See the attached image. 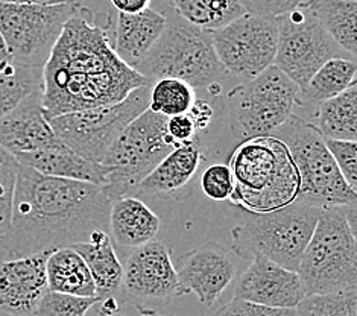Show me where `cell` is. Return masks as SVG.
<instances>
[{
	"mask_svg": "<svg viewBox=\"0 0 357 316\" xmlns=\"http://www.w3.org/2000/svg\"><path fill=\"white\" fill-rule=\"evenodd\" d=\"M149 82L116 55L109 27L78 3L43 66L41 104L50 119L116 104Z\"/></svg>",
	"mask_w": 357,
	"mask_h": 316,
	"instance_id": "6da1fadb",
	"label": "cell"
},
{
	"mask_svg": "<svg viewBox=\"0 0 357 316\" xmlns=\"http://www.w3.org/2000/svg\"><path fill=\"white\" fill-rule=\"evenodd\" d=\"M109 207L104 186L47 176L19 165L11 224L0 250L20 257L87 242L96 230L108 232Z\"/></svg>",
	"mask_w": 357,
	"mask_h": 316,
	"instance_id": "7a4b0ae2",
	"label": "cell"
},
{
	"mask_svg": "<svg viewBox=\"0 0 357 316\" xmlns=\"http://www.w3.org/2000/svg\"><path fill=\"white\" fill-rule=\"evenodd\" d=\"M234 190L229 196L248 211H272L298 198L300 174L286 144L275 135L241 142L229 160Z\"/></svg>",
	"mask_w": 357,
	"mask_h": 316,
	"instance_id": "3957f363",
	"label": "cell"
},
{
	"mask_svg": "<svg viewBox=\"0 0 357 316\" xmlns=\"http://www.w3.org/2000/svg\"><path fill=\"white\" fill-rule=\"evenodd\" d=\"M241 222L231 232V251L243 260L265 255L282 266L298 271L322 209L300 201L272 211L237 207Z\"/></svg>",
	"mask_w": 357,
	"mask_h": 316,
	"instance_id": "277c9868",
	"label": "cell"
},
{
	"mask_svg": "<svg viewBox=\"0 0 357 316\" xmlns=\"http://www.w3.org/2000/svg\"><path fill=\"white\" fill-rule=\"evenodd\" d=\"M140 75L149 81L176 78L193 89L220 87L228 75L215 52L208 31H204L172 14L160 38L137 66Z\"/></svg>",
	"mask_w": 357,
	"mask_h": 316,
	"instance_id": "5b68a950",
	"label": "cell"
},
{
	"mask_svg": "<svg viewBox=\"0 0 357 316\" xmlns=\"http://www.w3.org/2000/svg\"><path fill=\"white\" fill-rule=\"evenodd\" d=\"M296 272L305 295L357 289L356 230L348 222V206L322 209Z\"/></svg>",
	"mask_w": 357,
	"mask_h": 316,
	"instance_id": "8992f818",
	"label": "cell"
},
{
	"mask_svg": "<svg viewBox=\"0 0 357 316\" xmlns=\"http://www.w3.org/2000/svg\"><path fill=\"white\" fill-rule=\"evenodd\" d=\"M272 135L286 144L298 169L300 190L296 201L319 209L356 204L357 192L347 184L324 137L312 122L291 114Z\"/></svg>",
	"mask_w": 357,
	"mask_h": 316,
	"instance_id": "52a82bcc",
	"label": "cell"
},
{
	"mask_svg": "<svg viewBox=\"0 0 357 316\" xmlns=\"http://www.w3.org/2000/svg\"><path fill=\"white\" fill-rule=\"evenodd\" d=\"M178 143L167 133V117L146 108L117 135L102 158L109 200L130 195Z\"/></svg>",
	"mask_w": 357,
	"mask_h": 316,
	"instance_id": "ba28073f",
	"label": "cell"
},
{
	"mask_svg": "<svg viewBox=\"0 0 357 316\" xmlns=\"http://www.w3.org/2000/svg\"><path fill=\"white\" fill-rule=\"evenodd\" d=\"M298 91V85L274 64L236 85L225 98L228 125L234 139L245 142L274 133L294 114Z\"/></svg>",
	"mask_w": 357,
	"mask_h": 316,
	"instance_id": "9c48e42d",
	"label": "cell"
},
{
	"mask_svg": "<svg viewBox=\"0 0 357 316\" xmlns=\"http://www.w3.org/2000/svg\"><path fill=\"white\" fill-rule=\"evenodd\" d=\"M151 84L132 90L116 104L50 117V126L56 137L76 153L100 163L123 128L149 107Z\"/></svg>",
	"mask_w": 357,
	"mask_h": 316,
	"instance_id": "30bf717a",
	"label": "cell"
},
{
	"mask_svg": "<svg viewBox=\"0 0 357 316\" xmlns=\"http://www.w3.org/2000/svg\"><path fill=\"white\" fill-rule=\"evenodd\" d=\"M277 66L298 89H303L319 67L331 58H351L339 47L319 20L304 5L275 17Z\"/></svg>",
	"mask_w": 357,
	"mask_h": 316,
	"instance_id": "8fae6325",
	"label": "cell"
},
{
	"mask_svg": "<svg viewBox=\"0 0 357 316\" xmlns=\"http://www.w3.org/2000/svg\"><path fill=\"white\" fill-rule=\"evenodd\" d=\"M78 3L54 6L0 2V33L17 63L43 67Z\"/></svg>",
	"mask_w": 357,
	"mask_h": 316,
	"instance_id": "7c38bea8",
	"label": "cell"
},
{
	"mask_svg": "<svg viewBox=\"0 0 357 316\" xmlns=\"http://www.w3.org/2000/svg\"><path fill=\"white\" fill-rule=\"evenodd\" d=\"M220 64L228 75L251 80L274 64L277 54L275 17L245 13L224 28L210 32Z\"/></svg>",
	"mask_w": 357,
	"mask_h": 316,
	"instance_id": "4fadbf2b",
	"label": "cell"
},
{
	"mask_svg": "<svg viewBox=\"0 0 357 316\" xmlns=\"http://www.w3.org/2000/svg\"><path fill=\"white\" fill-rule=\"evenodd\" d=\"M122 286L132 301L140 303H167L184 294L172 262V250L155 241L128 254Z\"/></svg>",
	"mask_w": 357,
	"mask_h": 316,
	"instance_id": "5bb4252c",
	"label": "cell"
},
{
	"mask_svg": "<svg viewBox=\"0 0 357 316\" xmlns=\"http://www.w3.org/2000/svg\"><path fill=\"white\" fill-rule=\"evenodd\" d=\"M175 269L184 294H193L202 306L211 307L236 276L234 254L210 242L184 254Z\"/></svg>",
	"mask_w": 357,
	"mask_h": 316,
	"instance_id": "9a60e30c",
	"label": "cell"
},
{
	"mask_svg": "<svg viewBox=\"0 0 357 316\" xmlns=\"http://www.w3.org/2000/svg\"><path fill=\"white\" fill-rule=\"evenodd\" d=\"M305 296L298 272L256 255L237 281L234 296L277 309H295Z\"/></svg>",
	"mask_w": 357,
	"mask_h": 316,
	"instance_id": "2e32d148",
	"label": "cell"
},
{
	"mask_svg": "<svg viewBox=\"0 0 357 316\" xmlns=\"http://www.w3.org/2000/svg\"><path fill=\"white\" fill-rule=\"evenodd\" d=\"M41 251L0 263V312L6 316H33L49 289L46 260Z\"/></svg>",
	"mask_w": 357,
	"mask_h": 316,
	"instance_id": "e0dca14e",
	"label": "cell"
},
{
	"mask_svg": "<svg viewBox=\"0 0 357 316\" xmlns=\"http://www.w3.org/2000/svg\"><path fill=\"white\" fill-rule=\"evenodd\" d=\"M202 158V144L198 135H195L169 152L130 195H143L155 200H176L180 195L189 196L187 189L197 176Z\"/></svg>",
	"mask_w": 357,
	"mask_h": 316,
	"instance_id": "ac0fdd59",
	"label": "cell"
},
{
	"mask_svg": "<svg viewBox=\"0 0 357 316\" xmlns=\"http://www.w3.org/2000/svg\"><path fill=\"white\" fill-rule=\"evenodd\" d=\"M41 104V90L0 119V146L13 156L32 152L58 142Z\"/></svg>",
	"mask_w": 357,
	"mask_h": 316,
	"instance_id": "d6986e66",
	"label": "cell"
},
{
	"mask_svg": "<svg viewBox=\"0 0 357 316\" xmlns=\"http://www.w3.org/2000/svg\"><path fill=\"white\" fill-rule=\"evenodd\" d=\"M167 17L152 8L140 13L109 15V32L116 55L135 70L165 31Z\"/></svg>",
	"mask_w": 357,
	"mask_h": 316,
	"instance_id": "ffe728a7",
	"label": "cell"
},
{
	"mask_svg": "<svg viewBox=\"0 0 357 316\" xmlns=\"http://www.w3.org/2000/svg\"><path fill=\"white\" fill-rule=\"evenodd\" d=\"M161 227L160 218L134 195H123L112 201L108 234L123 253L154 241Z\"/></svg>",
	"mask_w": 357,
	"mask_h": 316,
	"instance_id": "44dd1931",
	"label": "cell"
},
{
	"mask_svg": "<svg viewBox=\"0 0 357 316\" xmlns=\"http://www.w3.org/2000/svg\"><path fill=\"white\" fill-rule=\"evenodd\" d=\"M14 158L19 165L47 176L76 179L98 186L107 183V169L104 166L84 158L61 140L37 151L15 153Z\"/></svg>",
	"mask_w": 357,
	"mask_h": 316,
	"instance_id": "7402d4cb",
	"label": "cell"
},
{
	"mask_svg": "<svg viewBox=\"0 0 357 316\" xmlns=\"http://www.w3.org/2000/svg\"><path fill=\"white\" fill-rule=\"evenodd\" d=\"M70 248L86 262L91 278L95 281L96 296L100 300L113 296L122 286L123 266L117 257L108 232L96 230L87 242L75 243Z\"/></svg>",
	"mask_w": 357,
	"mask_h": 316,
	"instance_id": "603a6c76",
	"label": "cell"
},
{
	"mask_svg": "<svg viewBox=\"0 0 357 316\" xmlns=\"http://www.w3.org/2000/svg\"><path fill=\"white\" fill-rule=\"evenodd\" d=\"M50 290L78 296H96L95 281L81 255L70 246L52 250L46 260Z\"/></svg>",
	"mask_w": 357,
	"mask_h": 316,
	"instance_id": "cb8c5ba5",
	"label": "cell"
},
{
	"mask_svg": "<svg viewBox=\"0 0 357 316\" xmlns=\"http://www.w3.org/2000/svg\"><path fill=\"white\" fill-rule=\"evenodd\" d=\"M324 139L351 140L357 139V84L317 105L314 123Z\"/></svg>",
	"mask_w": 357,
	"mask_h": 316,
	"instance_id": "d4e9b609",
	"label": "cell"
},
{
	"mask_svg": "<svg viewBox=\"0 0 357 316\" xmlns=\"http://www.w3.org/2000/svg\"><path fill=\"white\" fill-rule=\"evenodd\" d=\"M356 59L351 58H331L322 64L319 69L298 91L296 104L300 105H319L330 98L356 84Z\"/></svg>",
	"mask_w": 357,
	"mask_h": 316,
	"instance_id": "484cf974",
	"label": "cell"
},
{
	"mask_svg": "<svg viewBox=\"0 0 357 316\" xmlns=\"http://www.w3.org/2000/svg\"><path fill=\"white\" fill-rule=\"evenodd\" d=\"M301 5L312 11L339 47L356 58V0H304Z\"/></svg>",
	"mask_w": 357,
	"mask_h": 316,
	"instance_id": "4316f807",
	"label": "cell"
},
{
	"mask_svg": "<svg viewBox=\"0 0 357 316\" xmlns=\"http://www.w3.org/2000/svg\"><path fill=\"white\" fill-rule=\"evenodd\" d=\"M41 75L43 67L22 64L14 59L0 66V119L41 90Z\"/></svg>",
	"mask_w": 357,
	"mask_h": 316,
	"instance_id": "83f0119b",
	"label": "cell"
},
{
	"mask_svg": "<svg viewBox=\"0 0 357 316\" xmlns=\"http://www.w3.org/2000/svg\"><path fill=\"white\" fill-rule=\"evenodd\" d=\"M175 14L204 31H216L245 14L241 0H169Z\"/></svg>",
	"mask_w": 357,
	"mask_h": 316,
	"instance_id": "f1b7e54d",
	"label": "cell"
},
{
	"mask_svg": "<svg viewBox=\"0 0 357 316\" xmlns=\"http://www.w3.org/2000/svg\"><path fill=\"white\" fill-rule=\"evenodd\" d=\"M195 100L197 96L192 85L176 78H160L151 84L148 108L158 114L172 117L189 113Z\"/></svg>",
	"mask_w": 357,
	"mask_h": 316,
	"instance_id": "f546056e",
	"label": "cell"
},
{
	"mask_svg": "<svg viewBox=\"0 0 357 316\" xmlns=\"http://www.w3.org/2000/svg\"><path fill=\"white\" fill-rule=\"evenodd\" d=\"M295 316H357V290L305 295L295 307Z\"/></svg>",
	"mask_w": 357,
	"mask_h": 316,
	"instance_id": "4dcf8cb0",
	"label": "cell"
},
{
	"mask_svg": "<svg viewBox=\"0 0 357 316\" xmlns=\"http://www.w3.org/2000/svg\"><path fill=\"white\" fill-rule=\"evenodd\" d=\"M100 301L99 296H78L47 289L33 316H86Z\"/></svg>",
	"mask_w": 357,
	"mask_h": 316,
	"instance_id": "1f68e13d",
	"label": "cell"
},
{
	"mask_svg": "<svg viewBox=\"0 0 357 316\" xmlns=\"http://www.w3.org/2000/svg\"><path fill=\"white\" fill-rule=\"evenodd\" d=\"M19 163L13 153L0 146V237H3L11 224L13 200Z\"/></svg>",
	"mask_w": 357,
	"mask_h": 316,
	"instance_id": "d6a6232c",
	"label": "cell"
},
{
	"mask_svg": "<svg viewBox=\"0 0 357 316\" xmlns=\"http://www.w3.org/2000/svg\"><path fill=\"white\" fill-rule=\"evenodd\" d=\"M201 190L213 201L229 200L234 190V178L228 165L215 163L201 174Z\"/></svg>",
	"mask_w": 357,
	"mask_h": 316,
	"instance_id": "836d02e7",
	"label": "cell"
},
{
	"mask_svg": "<svg viewBox=\"0 0 357 316\" xmlns=\"http://www.w3.org/2000/svg\"><path fill=\"white\" fill-rule=\"evenodd\" d=\"M326 146L347 184L357 192V143L351 140L324 139Z\"/></svg>",
	"mask_w": 357,
	"mask_h": 316,
	"instance_id": "e575fe53",
	"label": "cell"
},
{
	"mask_svg": "<svg viewBox=\"0 0 357 316\" xmlns=\"http://www.w3.org/2000/svg\"><path fill=\"white\" fill-rule=\"evenodd\" d=\"M215 316H295V309H277L233 298L215 313Z\"/></svg>",
	"mask_w": 357,
	"mask_h": 316,
	"instance_id": "d590c367",
	"label": "cell"
},
{
	"mask_svg": "<svg viewBox=\"0 0 357 316\" xmlns=\"http://www.w3.org/2000/svg\"><path fill=\"white\" fill-rule=\"evenodd\" d=\"M303 2L304 0H241L246 13L263 17H277L294 10Z\"/></svg>",
	"mask_w": 357,
	"mask_h": 316,
	"instance_id": "8d00e7d4",
	"label": "cell"
},
{
	"mask_svg": "<svg viewBox=\"0 0 357 316\" xmlns=\"http://www.w3.org/2000/svg\"><path fill=\"white\" fill-rule=\"evenodd\" d=\"M197 131H198V125L195 122L190 111L189 113L167 117V133L178 144H181L195 137V135H197Z\"/></svg>",
	"mask_w": 357,
	"mask_h": 316,
	"instance_id": "74e56055",
	"label": "cell"
},
{
	"mask_svg": "<svg viewBox=\"0 0 357 316\" xmlns=\"http://www.w3.org/2000/svg\"><path fill=\"white\" fill-rule=\"evenodd\" d=\"M190 114L193 116L198 128H204L207 126L208 122L211 121L213 110H211V105L206 100H195L193 107L190 108Z\"/></svg>",
	"mask_w": 357,
	"mask_h": 316,
	"instance_id": "f35d334b",
	"label": "cell"
},
{
	"mask_svg": "<svg viewBox=\"0 0 357 316\" xmlns=\"http://www.w3.org/2000/svg\"><path fill=\"white\" fill-rule=\"evenodd\" d=\"M151 2L152 0H112L116 11L126 14H134L146 10V8H149Z\"/></svg>",
	"mask_w": 357,
	"mask_h": 316,
	"instance_id": "ab89813d",
	"label": "cell"
},
{
	"mask_svg": "<svg viewBox=\"0 0 357 316\" xmlns=\"http://www.w3.org/2000/svg\"><path fill=\"white\" fill-rule=\"evenodd\" d=\"M6 3H24V5H40V6H54V5H66L73 3L76 0H0Z\"/></svg>",
	"mask_w": 357,
	"mask_h": 316,
	"instance_id": "60d3db41",
	"label": "cell"
},
{
	"mask_svg": "<svg viewBox=\"0 0 357 316\" xmlns=\"http://www.w3.org/2000/svg\"><path fill=\"white\" fill-rule=\"evenodd\" d=\"M8 59H11V55H10V50H8L6 47V43L2 37V33H0V66L5 64Z\"/></svg>",
	"mask_w": 357,
	"mask_h": 316,
	"instance_id": "b9f144b4",
	"label": "cell"
},
{
	"mask_svg": "<svg viewBox=\"0 0 357 316\" xmlns=\"http://www.w3.org/2000/svg\"><path fill=\"white\" fill-rule=\"evenodd\" d=\"M0 239H2V237H0Z\"/></svg>",
	"mask_w": 357,
	"mask_h": 316,
	"instance_id": "7bdbcfd3",
	"label": "cell"
}]
</instances>
